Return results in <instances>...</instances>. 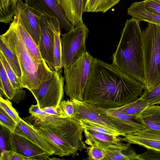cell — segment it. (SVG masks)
Returning a JSON list of instances; mask_svg holds the SVG:
<instances>
[{
  "instance_id": "14",
  "label": "cell",
  "mask_w": 160,
  "mask_h": 160,
  "mask_svg": "<svg viewBox=\"0 0 160 160\" xmlns=\"http://www.w3.org/2000/svg\"><path fill=\"white\" fill-rule=\"evenodd\" d=\"M121 137L122 142L135 144L160 152V130L144 128Z\"/></svg>"
},
{
  "instance_id": "9",
  "label": "cell",
  "mask_w": 160,
  "mask_h": 160,
  "mask_svg": "<svg viewBox=\"0 0 160 160\" xmlns=\"http://www.w3.org/2000/svg\"><path fill=\"white\" fill-rule=\"evenodd\" d=\"M40 37L38 47L42 58L50 69L55 71L54 57V33L61 28L59 21L56 18L43 14L39 17Z\"/></svg>"
},
{
  "instance_id": "33",
  "label": "cell",
  "mask_w": 160,
  "mask_h": 160,
  "mask_svg": "<svg viewBox=\"0 0 160 160\" xmlns=\"http://www.w3.org/2000/svg\"><path fill=\"white\" fill-rule=\"evenodd\" d=\"M86 149L88 160H104L105 157L106 153L104 150L97 145L86 146Z\"/></svg>"
},
{
  "instance_id": "17",
  "label": "cell",
  "mask_w": 160,
  "mask_h": 160,
  "mask_svg": "<svg viewBox=\"0 0 160 160\" xmlns=\"http://www.w3.org/2000/svg\"><path fill=\"white\" fill-rule=\"evenodd\" d=\"M84 0H61L59 5L67 19L74 27L83 23Z\"/></svg>"
},
{
  "instance_id": "36",
  "label": "cell",
  "mask_w": 160,
  "mask_h": 160,
  "mask_svg": "<svg viewBox=\"0 0 160 160\" xmlns=\"http://www.w3.org/2000/svg\"><path fill=\"white\" fill-rule=\"evenodd\" d=\"M0 153L6 150H10L9 142V136L10 131L5 127L0 125Z\"/></svg>"
},
{
  "instance_id": "7",
  "label": "cell",
  "mask_w": 160,
  "mask_h": 160,
  "mask_svg": "<svg viewBox=\"0 0 160 160\" xmlns=\"http://www.w3.org/2000/svg\"><path fill=\"white\" fill-rule=\"evenodd\" d=\"M88 33V28L83 23L62 35L61 44L64 70L87 51L86 42Z\"/></svg>"
},
{
  "instance_id": "1",
  "label": "cell",
  "mask_w": 160,
  "mask_h": 160,
  "mask_svg": "<svg viewBox=\"0 0 160 160\" xmlns=\"http://www.w3.org/2000/svg\"><path fill=\"white\" fill-rule=\"evenodd\" d=\"M144 89L143 83L113 63L93 58L83 101L100 108H115L136 100Z\"/></svg>"
},
{
  "instance_id": "4",
  "label": "cell",
  "mask_w": 160,
  "mask_h": 160,
  "mask_svg": "<svg viewBox=\"0 0 160 160\" xmlns=\"http://www.w3.org/2000/svg\"><path fill=\"white\" fill-rule=\"evenodd\" d=\"M2 39L18 57L22 72L19 79L23 88L29 90L37 89L51 78L52 71L43 59L38 63L32 58L26 47L13 20L8 30L0 36Z\"/></svg>"
},
{
  "instance_id": "31",
  "label": "cell",
  "mask_w": 160,
  "mask_h": 160,
  "mask_svg": "<svg viewBox=\"0 0 160 160\" xmlns=\"http://www.w3.org/2000/svg\"><path fill=\"white\" fill-rule=\"evenodd\" d=\"M139 98L147 101L150 105L160 104V83L151 89L145 90Z\"/></svg>"
},
{
  "instance_id": "5",
  "label": "cell",
  "mask_w": 160,
  "mask_h": 160,
  "mask_svg": "<svg viewBox=\"0 0 160 160\" xmlns=\"http://www.w3.org/2000/svg\"><path fill=\"white\" fill-rule=\"evenodd\" d=\"M142 35L145 90L160 83V26L149 23Z\"/></svg>"
},
{
  "instance_id": "40",
  "label": "cell",
  "mask_w": 160,
  "mask_h": 160,
  "mask_svg": "<svg viewBox=\"0 0 160 160\" xmlns=\"http://www.w3.org/2000/svg\"><path fill=\"white\" fill-rule=\"evenodd\" d=\"M29 112L34 116L39 118L48 115L42 109L39 107L37 104L31 106L29 109Z\"/></svg>"
},
{
  "instance_id": "12",
  "label": "cell",
  "mask_w": 160,
  "mask_h": 160,
  "mask_svg": "<svg viewBox=\"0 0 160 160\" xmlns=\"http://www.w3.org/2000/svg\"><path fill=\"white\" fill-rule=\"evenodd\" d=\"M97 110L107 118L123 136L138 131L145 127L135 119L116 108L106 109L95 106Z\"/></svg>"
},
{
  "instance_id": "16",
  "label": "cell",
  "mask_w": 160,
  "mask_h": 160,
  "mask_svg": "<svg viewBox=\"0 0 160 160\" xmlns=\"http://www.w3.org/2000/svg\"><path fill=\"white\" fill-rule=\"evenodd\" d=\"M14 132L25 136L37 144L51 156L55 151L39 132L32 126L21 119L17 123Z\"/></svg>"
},
{
  "instance_id": "24",
  "label": "cell",
  "mask_w": 160,
  "mask_h": 160,
  "mask_svg": "<svg viewBox=\"0 0 160 160\" xmlns=\"http://www.w3.org/2000/svg\"><path fill=\"white\" fill-rule=\"evenodd\" d=\"M0 51L3 54L19 80L22 76V72L18 57L3 41L0 38Z\"/></svg>"
},
{
  "instance_id": "20",
  "label": "cell",
  "mask_w": 160,
  "mask_h": 160,
  "mask_svg": "<svg viewBox=\"0 0 160 160\" xmlns=\"http://www.w3.org/2000/svg\"><path fill=\"white\" fill-rule=\"evenodd\" d=\"M135 119L145 128L160 130V106L149 105L135 117Z\"/></svg>"
},
{
  "instance_id": "35",
  "label": "cell",
  "mask_w": 160,
  "mask_h": 160,
  "mask_svg": "<svg viewBox=\"0 0 160 160\" xmlns=\"http://www.w3.org/2000/svg\"><path fill=\"white\" fill-rule=\"evenodd\" d=\"M59 107L66 118H73L75 107L72 100L70 99L61 101Z\"/></svg>"
},
{
  "instance_id": "6",
  "label": "cell",
  "mask_w": 160,
  "mask_h": 160,
  "mask_svg": "<svg viewBox=\"0 0 160 160\" xmlns=\"http://www.w3.org/2000/svg\"><path fill=\"white\" fill-rule=\"evenodd\" d=\"M93 57L87 51L64 70V91L71 100L83 101V95Z\"/></svg>"
},
{
  "instance_id": "34",
  "label": "cell",
  "mask_w": 160,
  "mask_h": 160,
  "mask_svg": "<svg viewBox=\"0 0 160 160\" xmlns=\"http://www.w3.org/2000/svg\"><path fill=\"white\" fill-rule=\"evenodd\" d=\"M0 125L8 130L11 132H14L17 123L2 109L0 108Z\"/></svg>"
},
{
  "instance_id": "3",
  "label": "cell",
  "mask_w": 160,
  "mask_h": 160,
  "mask_svg": "<svg viewBox=\"0 0 160 160\" xmlns=\"http://www.w3.org/2000/svg\"><path fill=\"white\" fill-rule=\"evenodd\" d=\"M138 19L127 20L116 50L112 63L137 81L144 82L142 31Z\"/></svg>"
},
{
  "instance_id": "13",
  "label": "cell",
  "mask_w": 160,
  "mask_h": 160,
  "mask_svg": "<svg viewBox=\"0 0 160 160\" xmlns=\"http://www.w3.org/2000/svg\"><path fill=\"white\" fill-rule=\"evenodd\" d=\"M25 2L33 10L41 14L56 18L61 27L67 31L75 27L66 18L56 0H25Z\"/></svg>"
},
{
  "instance_id": "41",
  "label": "cell",
  "mask_w": 160,
  "mask_h": 160,
  "mask_svg": "<svg viewBox=\"0 0 160 160\" xmlns=\"http://www.w3.org/2000/svg\"><path fill=\"white\" fill-rule=\"evenodd\" d=\"M42 109L48 115L56 116L62 118H66L59 107L57 108L52 107H47Z\"/></svg>"
},
{
  "instance_id": "18",
  "label": "cell",
  "mask_w": 160,
  "mask_h": 160,
  "mask_svg": "<svg viewBox=\"0 0 160 160\" xmlns=\"http://www.w3.org/2000/svg\"><path fill=\"white\" fill-rule=\"evenodd\" d=\"M85 143L89 146L96 145L103 149L120 144L121 136H115L98 132L84 129Z\"/></svg>"
},
{
  "instance_id": "42",
  "label": "cell",
  "mask_w": 160,
  "mask_h": 160,
  "mask_svg": "<svg viewBox=\"0 0 160 160\" xmlns=\"http://www.w3.org/2000/svg\"><path fill=\"white\" fill-rule=\"evenodd\" d=\"M15 90L14 96L11 100L15 103H18L25 98L26 92L22 88Z\"/></svg>"
},
{
  "instance_id": "2",
  "label": "cell",
  "mask_w": 160,
  "mask_h": 160,
  "mask_svg": "<svg viewBox=\"0 0 160 160\" xmlns=\"http://www.w3.org/2000/svg\"><path fill=\"white\" fill-rule=\"evenodd\" d=\"M38 131L60 157L78 155L86 149L83 140L84 129L80 123L70 118L47 115L38 118L31 115L23 119Z\"/></svg>"
},
{
  "instance_id": "38",
  "label": "cell",
  "mask_w": 160,
  "mask_h": 160,
  "mask_svg": "<svg viewBox=\"0 0 160 160\" xmlns=\"http://www.w3.org/2000/svg\"><path fill=\"white\" fill-rule=\"evenodd\" d=\"M144 5L148 10L160 14V0H145Z\"/></svg>"
},
{
  "instance_id": "26",
  "label": "cell",
  "mask_w": 160,
  "mask_h": 160,
  "mask_svg": "<svg viewBox=\"0 0 160 160\" xmlns=\"http://www.w3.org/2000/svg\"><path fill=\"white\" fill-rule=\"evenodd\" d=\"M15 15L13 0H0V21L8 23L12 22Z\"/></svg>"
},
{
  "instance_id": "30",
  "label": "cell",
  "mask_w": 160,
  "mask_h": 160,
  "mask_svg": "<svg viewBox=\"0 0 160 160\" xmlns=\"http://www.w3.org/2000/svg\"><path fill=\"white\" fill-rule=\"evenodd\" d=\"M0 61L2 63L7 76L15 90L23 88L18 77L9 64L3 54L0 51Z\"/></svg>"
},
{
  "instance_id": "11",
  "label": "cell",
  "mask_w": 160,
  "mask_h": 160,
  "mask_svg": "<svg viewBox=\"0 0 160 160\" xmlns=\"http://www.w3.org/2000/svg\"><path fill=\"white\" fill-rule=\"evenodd\" d=\"M10 150L33 160H50L51 155L27 137L10 132L9 136Z\"/></svg>"
},
{
  "instance_id": "10",
  "label": "cell",
  "mask_w": 160,
  "mask_h": 160,
  "mask_svg": "<svg viewBox=\"0 0 160 160\" xmlns=\"http://www.w3.org/2000/svg\"><path fill=\"white\" fill-rule=\"evenodd\" d=\"M15 15L38 46L40 37L39 12L22 0H13Z\"/></svg>"
},
{
  "instance_id": "29",
  "label": "cell",
  "mask_w": 160,
  "mask_h": 160,
  "mask_svg": "<svg viewBox=\"0 0 160 160\" xmlns=\"http://www.w3.org/2000/svg\"><path fill=\"white\" fill-rule=\"evenodd\" d=\"M0 88H2L7 98L11 100L13 98L15 90L7 76L3 65L0 61Z\"/></svg>"
},
{
  "instance_id": "23",
  "label": "cell",
  "mask_w": 160,
  "mask_h": 160,
  "mask_svg": "<svg viewBox=\"0 0 160 160\" xmlns=\"http://www.w3.org/2000/svg\"><path fill=\"white\" fill-rule=\"evenodd\" d=\"M120 0H84L83 12H106Z\"/></svg>"
},
{
  "instance_id": "37",
  "label": "cell",
  "mask_w": 160,
  "mask_h": 160,
  "mask_svg": "<svg viewBox=\"0 0 160 160\" xmlns=\"http://www.w3.org/2000/svg\"><path fill=\"white\" fill-rule=\"evenodd\" d=\"M0 160H33L32 158L19 154L11 150L0 153Z\"/></svg>"
},
{
  "instance_id": "27",
  "label": "cell",
  "mask_w": 160,
  "mask_h": 160,
  "mask_svg": "<svg viewBox=\"0 0 160 160\" xmlns=\"http://www.w3.org/2000/svg\"><path fill=\"white\" fill-rule=\"evenodd\" d=\"M61 28L57 30L54 33V57L55 71L62 70L63 68L62 57Z\"/></svg>"
},
{
  "instance_id": "8",
  "label": "cell",
  "mask_w": 160,
  "mask_h": 160,
  "mask_svg": "<svg viewBox=\"0 0 160 160\" xmlns=\"http://www.w3.org/2000/svg\"><path fill=\"white\" fill-rule=\"evenodd\" d=\"M62 70L54 71L52 76L42 83L37 89L29 91L35 98L41 108L52 107L58 108L64 94V77Z\"/></svg>"
},
{
  "instance_id": "39",
  "label": "cell",
  "mask_w": 160,
  "mask_h": 160,
  "mask_svg": "<svg viewBox=\"0 0 160 160\" xmlns=\"http://www.w3.org/2000/svg\"><path fill=\"white\" fill-rule=\"evenodd\" d=\"M138 155L140 160H160V152L150 150Z\"/></svg>"
},
{
  "instance_id": "25",
  "label": "cell",
  "mask_w": 160,
  "mask_h": 160,
  "mask_svg": "<svg viewBox=\"0 0 160 160\" xmlns=\"http://www.w3.org/2000/svg\"><path fill=\"white\" fill-rule=\"evenodd\" d=\"M149 105L147 101L139 97L135 101L115 108L135 118Z\"/></svg>"
},
{
  "instance_id": "32",
  "label": "cell",
  "mask_w": 160,
  "mask_h": 160,
  "mask_svg": "<svg viewBox=\"0 0 160 160\" xmlns=\"http://www.w3.org/2000/svg\"><path fill=\"white\" fill-rule=\"evenodd\" d=\"M0 108L11 117L17 123L21 119L18 113L13 107L11 102L8 99H4L0 97Z\"/></svg>"
},
{
  "instance_id": "28",
  "label": "cell",
  "mask_w": 160,
  "mask_h": 160,
  "mask_svg": "<svg viewBox=\"0 0 160 160\" xmlns=\"http://www.w3.org/2000/svg\"><path fill=\"white\" fill-rule=\"evenodd\" d=\"M78 122L84 129L109 135L117 136H122L118 131H113L88 120L80 119Z\"/></svg>"
},
{
  "instance_id": "43",
  "label": "cell",
  "mask_w": 160,
  "mask_h": 160,
  "mask_svg": "<svg viewBox=\"0 0 160 160\" xmlns=\"http://www.w3.org/2000/svg\"><path fill=\"white\" fill-rule=\"evenodd\" d=\"M56 1H57L59 5L60 2L61 0H56Z\"/></svg>"
},
{
  "instance_id": "15",
  "label": "cell",
  "mask_w": 160,
  "mask_h": 160,
  "mask_svg": "<svg viewBox=\"0 0 160 160\" xmlns=\"http://www.w3.org/2000/svg\"><path fill=\"white\" fill-rule=\"evenodd\" d=\"M72 100L75 107L73 119L78 122L80 119L88 120L113 131H118L114 125L102 114L94 106L83 101Z\"/></svg>"
},
{
  "instance_id": "21",
  "label": "cell",
  "mask_w": 160,
  "mask_h": 160,
  "mask_svg": "<svg viewBox=\"0 0 160 160\" xmlns=\"http://www.w3.org/2000/svg\"><path fill=\"white\" fill-rule=\"evenodd\" d=\"M127 13L140 21H146L160 26V14L147 9L143 1L133 2L128 9Z\"/></svg>"
},
{
  "instance_id": "22",
  "label": "cell",
  "mask_w": 160,
  "mask_h": 160,
  "mask_svg": "<svg viewBox=\"0 0 160 160\" xmlns=\"http://www.w3.org/2000/svg\"><path fill=\"white\" fill-rule=\"evenodd\" d=\"M13 20L22 40L33 59L38 63L43 59L41 55L38 45L25 28L21 24L17 17L14 16Z\"/></svg>"
},
{
  "instance_id": "19",
  "label": "cell",
  "mask_w": 160,
  "mask_h": 160,
  "mask_svg": "<svg viewBox=\"0 0 160 160\" xmlns=\"http://www.w3.org/2000/svg\"><path fill=\"white\" fill-rule=\"evenodd\" d=\"M128 142L111 146L105 149L106 156L104 160H140L139 155Z\"/></svg>"
}]
</instances>
